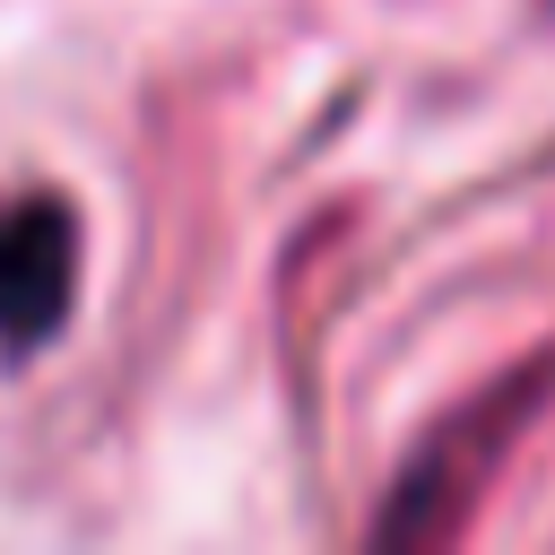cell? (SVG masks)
Instances as JSON below:
<instances>
[{"label": "cell", "instance_id": "6da1fadb", "mask_svg": "<svg viewBox=\"0 0 555 555\" xmlns=\"http://www.w3.org/2000/svg\"><path fill=\"white\" fill-rule=\"evenodd\" d=\"M78 278V225L61 199H0V347L61 330Z\"/></svg>", "mask_w": 555, "mask_h": 555}]
</instances>
